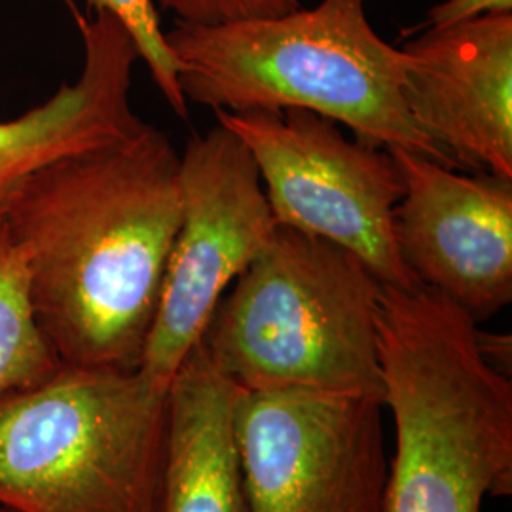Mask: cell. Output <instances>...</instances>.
<instances>
[{
  "label": "cell",
  "instance_id": "7a4b0ae2",
  "mask_svg": "<svg viewBox=\"0 0 512 512\" xmlns=\"http://www.w3.org/2000/svg\"><path fill=\"white\" fill-rule=\"evenodd\" d=\"M376 327L395 429L385 512H482L509 497L511 378L484 361L475 319L429 287L382 283Z\"/></svg>",
  "mask_w": 512,
  "mask_h": 512
},
{
  "label": "cell",
  "instance_id": "9a60e30c",
  "mask_svg": "<svg viewBox=\"0 0 512 512\" xmlns=\"http://www.w3.org/2000/svg\"><path fill=\"white\" fill-rule=\"evenodd\" d=\"M154 4L192 25L270 18L300 8V0H154Z\"/></svg>",
  "mask_w": 512,
  "mask_h": 512
},
{
  "label": "cell",
  "instance_id": "e0dca14e",
  "mask_svg": "<svg viewBox=\"0 0 512 512\" xmlns=\"http://www.w3.org/2000/svg\"><path fill=\"white\" fill-rule=\"evenodd\" d=\"M478 349L484 361L494 368L495 372L511 378L512 344L509 334H490L478 329L476 332Z\"/></svg>",
  "mask_w": 512,
  "mask_h": 512
},
{
  "label": "cell",
  "instance_id": "3957f363",
  "mask_svg": "<svg viewBox=\"0 0 512 512\" xmlns=\"http://www.w3.org/2000/svg\"><path fill=\"white\" fill-rule=\"evenodd\" d=\"M165 42L186 101L228 112L310 110L366 143L458 167L410 116L403 52L374 31L366 0L220 25L175 21Z\"/></svg>",
  "mask_w": 512,
  "mask_h": 512
},
{
  "label": "cell",
  "instance_id": "5bb4252c",
  "mask_svg": "<svg viewBox=\"0 0 512 512\" xmlns=\"http://www.w3.org/2000/svg\"><path fill=\"white\" fill-rule=\"evenodd\" d=\"M88 10H105L118 19L133 38L139 57L147 63L156 88L181 120H188V101L184 99L177 63L165 42V31L154 0H86Z\"/></svg>",
  "mask_w": 512,
  "mask_h": 512
},
{
  "label": "cell",
  "instance_id": "30bf717a",
  "mask_svg": "<svg viewBox=\"0 0 512 512\" xmlns=\"http://www.w3.org/2000/svg\"><path fill=\"white\" fill-rule=\"evenodd\" d=\"M404 55V99L456 164L512 177V14L421 29Z\"/></svg>",
  "mask_w": 512,
  "mask_h": 512
},
{
  "label": "cell",
  "instance_id": "8fae6325",
  "mask_svg": "<svg viewBox=\"0 0 512 512\" xmlns=\"http://www.w3.org/2000/svg\"><path fill=\"white\" fill-rule=\"evenodd\" d=\"M84 42L82 73L38 107L0 120V220L25 181L74 152L126 139L145 126L129 103L131 74L141 59L128 29L109 12H76Z\"/></svg>",
  "mask_w": 512,
  "mask_h": 512
},
{
  "label": "cell",
  "instance_id": "2e32d148",
  "mask_svg": "<svg viewBox=\"0 0 512 512\" xmlns=\"http://www.w3.org/2000/svg\"><path fill=\"white\" fill-rule=\"evenodd\" d=\"M492 14H512V0H444L427 12L425 21L408 29L410 35L421 29H442L471 19L492 16Z\"/></svg>",
  "mask_w": 512,
  "mask_h": 512
},
{
  "label": "cell",
  "instance_id": "ba28073f",
  "mask_svg": "<svg viewBox=\"0 0 512 512\" xmlns=\"http://www.w3.org/2000/svg\"><path fill=\"white\" fill-rule=\"evenodd\" d=\"M385 404L241 391L239 459L251 512H385Z\"/></svg>",
  "mask_w": 512,
  "mask_h": 512
},
{
  "label": "cell",
  "instance_id": "9c48e42d",
  "mask_svg": "<svg viewBox=\"0 0 512 512\" xmlns=\"http://www.w3.org/2000/svg\"><path fill=\"white\" fill-rule=\"evenodd\" d=\"M404 181L395 239L416 281L476 323L512 300V177L459 175L420 152L389 148Z\"/></svg>",
  "mask_w": 512,
  "mask_h": 512
},
{
  "label": "cell",
  "instance_id": "277c9868",
  "mask_svg": "<svg viewBox=\"0 0 512 512\" xmlns=\"http://www.w3.org/2000/svg\"><path fill=\"white\" fill-rule=\"evenodd\" d=\"M380 289L376 275L348 249L277 224L222 294L200 342L243 391L384 403Z\"/></svg>",
  "mask_w": 512,
  "mask_h": 512
},
{
  "label": "cell",
  "instance_id": "ac0fdd59",
  "mask_svg": "<svg viewBox=\"0 0 512 512\" xmlns=\"http://www.w3.org/2000/svg\"><path fill=\"white\" fill-rule=\"evenodd\" d=\"M0 512H12V511H8V509H4V507H0Z\"/></svg>",
  "mask_w": 512,
  "mask_h": 512
},
{
  "label": "cell",
  "instance_id": "8992f818",
  "mask_svg": "<svg viewBox=\"0 0 512 512\" xmlns=\"http://www.w3.org/2000/svg\"><path fill=\"white\" fill-rule=\"evenodd\" d=\"M215 116L255 158L279 226L348 249L384 285H420L395 239L404 181L389 148L351 141L338 122L310 110H215Z\"/></svg>",
  "mask_w": 512,
  "mask_h": 512
},
{
  "label": "cell",
  "instance_id": "4fadbf2b",
  "mask_svg": "<svg viewBox=\"0 0 512 512\" xmlns=\"http://www.w3.org/2000/svg\"><path fill=\"white\" fill-rule=\"evenodd\" d=\"M59 365L38 327L27 258L0 220V397L37 384Z\"/></svg>",
  "mask_w": 512,
  "mask_h": 512
},
{
  "label": "cell",
  "instance_id": "7c38bea8",
  "mask_svg": "<svg viewBox=\"0 0 512 512\" xmlns=\"http://www.w3.org/2000/svg\"><path fill=\"white\" fill-rule=\"evenodd\" d=\"M241 387L198 342L167 389V446L160 512H251L239 459Z\"/></svg>",
  "mask_w": 512,
  "mask_h": 512
},
{
  "label": "cell",
  "instance_id": "6da1fadb",
  "mask_svg": "<svg viewBox=\"0 0 512 512\" xmlns=\"http://www.w3.org/2000/svg\"><path fill=\"white\" fill-rule=\"evenodd\" d=\"M162 129L63 156L21 186L6 224L27 258L38 327L61 365L137 370L183 203Z\"/></svg>",
  "mask_w": 512,
  "mask_h": 512
},
{
  "label": "cell",
  "instance_id": "5b68a950",
  "mask_svg": "<svg viewBox=\"0 0 512 512\" xmlns=\"http://www.w3.org/2000/svg\"><path fill=\"white\" fill-rule=\"evenodd\" d=\"M167 389L139 368L59 365L2 395L0 507L160 512Z\"/></svg>",
  "mask_w": 512,
  "mask_h": 512
},
{
  "label": "cell",
  "instance_id": "52a82bcc",
  "mask_svg": "<svg viewBox=\"0 0 512 512\" xmlns=\"http://www.w3.org/2000/svg\"><path fill=\"white\" fill-rule=\"evenodd\" d=\"M183 215L139 372L167 389L202 340L222 294L270 241L277 222L249 148L215 124L179 162Z\"/></svg>",
  "mask_w": 512,
  "mask_h": 512
}]
</instances>
